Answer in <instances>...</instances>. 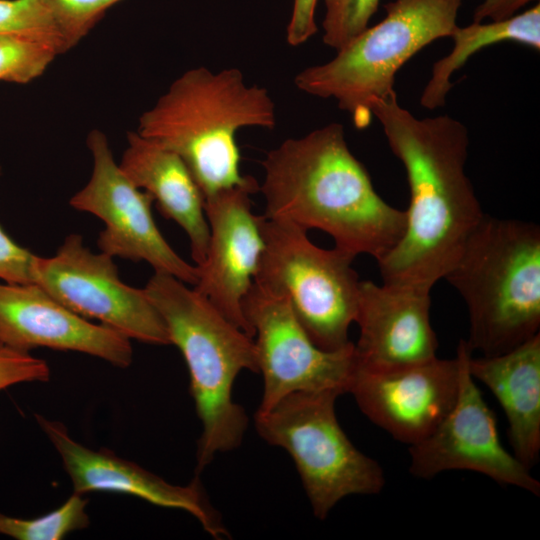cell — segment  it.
I'll return each mask as SVG.
<instances>
[{
  "label": "cell",
  "mask_w": 540,
  "mask_h": 540,
  "mask_svg": "<svg viewBox=\"0 0 540 540\" xmlns=\"http://www.w3.org/2000/svg\"><path fill=\"white\" fill-rule=\"evenodd\" d=\"M370 110L405 169L410 193L404 234L377 262L382 283L431 290L485 214L466 172L468 129L450 115L419 118L397 94Z\"/></svg>",
  "instance_id": "6da1fadb"
},
{
  "label": "cell",
  "mask_w": 540,
  "mask_h": 540,
  "mask_svg": "<svg viewBox=\"0 0 540 540\" xmlns=\"http://www.w3.org/2000/svg\"><path fill=\"white\" fill-rule=\"evenodd\" d=\"M264 216L329 234L335 247L377 262L400 241L406 213L375 190L350 151L343 125L330 123L284 140L262 161Z\"/></svg>",
  "instance_id": "7a4b0ae2"
},
{
  "label": "cell",
  "mask_w": 540,
  "mask_h": 540,
  "mask_svg": "<svg viewBox=\"0 0 540 540\" xmlns=\"http://www.w3.org/2000/svg\"><path fill=\"white\" fill-rule=\"evenodd\" d=\"M275 125V104L265 88L247 85L237 68L197 67L142 113L137 132L180 156L205 198L249 178L240 172L238 130Z\"/></svg>",
  "instance_id": "3957f363"
},
{
  "label": "cell",
  "mask_w": 540,
  "mask_h": 540,
  "mask_svg": "<svg viewBox=\"0 0 540 540\" xmlns=\"http://www.w3.org/2000/svg\"><path fill=\"white\" fill-rule=\"evenodd\" d=\"M185 284L155 272L144 290L188 367L190 393L202 424L196 453L200 473L218 453L240 446L248 417L233 401L232 388L241 371L258 372V362L253 338Z\"/></svg>",
  "instance_id": "277c9868"
},
{
  "label": "cell",
  "mask_w": 540,
  "mask_h": 540,
  "mask_svg": "<svg viewBox=\"0 0 540 540\" xmlns=\"http://www.w3.org/2000/svg\"><path fill=\"white\" fill-rule=\"evenodd\" d=\"M469 315L467 346L481 356L506 353L539 333L540 228L484 214L443 277Z\"/></svg>",
  "instance_id": "5b68a950"
},
{
  "label": "cell",
  "mask_w": 540,
  "mask_h": 540,
  "mask_svg": "<svg viewBox=\"0 0 540 540\" xmlns=\"http://www.w3.org/2000/svg\"><path fill=\"white\" fill-rule=\"evenodd\" d=\"M463 0H392L385 17L336 50L329 61L299 72L294 83L309 95L336 100L357 128L372 119L373 102L396 94L397 72L433 41L450 37Z\"/></svg>",
  "instance_id": "8992f818"
},
{
  "label": "cell",
  "mask_w": 540,
  "mask_h": 540,
  "mask_svg": "<svg viewBox=\"0 0 540 540\" xmlns=\"http://www.w3.org/2000/svg\"><path fill=\"white\" fill-rule=\"evenodd\" d=\"M338 396L332 390L294 392L254 416L259 436L293 459L320 520L341 499L378 494L385 485L379 463L358 450L341 428L335 413Z\"/></svg>",
  "instance_id": "52a82bcc"
},
{
  "label": "cell",
  "mask_w": 540,
  "mask_h": 540,
  "mask_svg": "<svg viewBox=\"0 0 540 540\" xmlns=\"http://www.w3.org/2000/svg\"><path fill=\"white\" fill-rule=\"evenodd\" d=\"M264 241L254 283L285 296L312 342L326 351L348 346L355 322L360 279L354 256L334 247L323 249L307 231L261 215Z\"/></svg>",
  "instance_id": "ba28073f"
},
{
  "label": "cell",
  "mask_w": 540,
  "mask_h": 540,
  "mask_svg": "<svg viewBox=\"0 0 540 540\" xmlns=\"http://www.w3.org/2000/svg\"><path fill=\"white\" fill-rule=\"evenodd\" d=\"M33 283L87 320L130 340L171 344L167 327L144 288L125 284L113 257L93 253L78 234L68 235L52 257L35 256Z\"/></svg>",
  "instance_id": "9c48e42d"
},
{
  "label": "cell",
  "mask_w": 540,
  "mask_h": 540,
  "mask_svg": "<svg viewBox=\"0 0 540 540\" xmlns=\"http://www.w3.org/2000/svg\"><path fill=\"white\" fill-rule=\"evenodd\" d=\"M256 336L258 372L263 376L259 412L299 391L349 393L356 369L354 344L326 351L316 346L297 320L285 296L253 282L242 304Z\"/></svg>",
  "instance_id": "30bf717a"
},
{
  "label": "cell",
  "mask_w": 540,
  "mask_h": 540,
  "mask_svg": "<svg viewBox=\"0 0 540 540\" xmlns=\"http://www.w3.org/2000/svg\"><path fill=\"white\" fill-rule=\"evenodd\" d=\"M86 142L93 158L91 177L69 204L104 222L97 240L100 252L113 258L145 261L155 272L194 286L199 278L197 265L182 259L165 240L152 215V198L123 173L106 135L92 130Z\"/></svg>",
  "instance_id": "8fae6325"
},
{
  "label": "cell",
  "mask_w": 540,
  "mask_h": 540,
  "mask_svg": "<svg viewBox=\"0 0 540 540\" xmlns=\"http://www.w3.org/2000/svg\"><path fill=\"white\" fill-rule=\"evenodd\" d=\"M471 354L466 341L460 340L455 404L429 436L410 445L409 471L429 479L446 470H471L539 496V481L501 444L495 416L469 372Z\"/></svg>",
  "instance_id": "7c38bea8"
},
{
  "label": "cell",
  "mask_w": 540,
  "mask_h": 540,
  "mask_svg": "<svg viewBox=\"0 0 540 540\" xmlns=\"http://www.w3.org/2000/svg\"><path fill=\"white\" fill-rule=\"evenodd\" d=\"M459 360L437 356L387 367H360L351 393L360 410L397 441L413 445L429 436L455 404Z\"/></svg>",
  "instance_id": "4fadbf2b"
},
{
  "label": "cell",
  "mask_w": 540,
  "mask_h": 540,
  "mask_svg": "<svg viewBox=\"0 0 540 540\" xmlns=\"http://www.w3.org/2000/svg\"><path fill=\"white\" fill-rule=\"evenodd\" d=\"M258 189L250 177L242 184L204 198L210 238L206 259L192 286L231 323L254 337L243 315V300L251 288L264 248L261 215L252 212L250 195Z\"/></svg>",
  "instance_id": "5bb4252c"
},
{
  "label": "cell",
  "mask_w": 540,
  "mask_h": 540,
  "mask_svg": "<svg viewBox=\"0 0 540 540\" xmlns=\"http://www.w3.org/2000/svg\"><path fill=\"white\" fill-rule=\"evenodd\" d=\"M35 418L59 454L75 493L114 492L135 496L156 506L191 514L214 539L229 536L198 477L185 486L171 484L109 450H94L79 443L59 421L41 415Z\"/></svg>",
  "instance_id": "9a60e30c"
},
{
  "label": "cell",
  "mask_w": 540,
  "mask_h": 540,
  "mask_svg": "<svg viewBox=\"0 0 540 540\" xmlns=\"http://www.w3.org/2000/svg\"><path fill=\"white\" fill-rule=\"evenodd\" d=\"M0 345L80 352L120 368L133 360L128 337L74 313L35 283H0Z\"/></svg>",
  "instance_id": "2e32d148"
},
{
  "label": "cell",
  "mask_w": 540,
  "mask_h": 540,
  "mask_svg": "<svg viewBox=\"0 0 540 540\" xmlns=\"http://www.w3.org/2000/svg\"><path fill=\"white\" fill-rule=\"evenodd\" d=\"M431 290L361 280L354 344L360 367H387L436 357L438 340L430 321Z\"/></svg>",
  "instance_id": "e0dca14e"
},
{
  "label": "cell",
  "mask_w": 540,
  "mask_h": 540,
  "mask_svg": "<svg viewBox=\"0 0 540 540\" xmlns=\"http://www.w3.org/2000/svg\"><path fill=\"white\" fill-rule=\"evenodd\" d=\"M119 167L137 188L150 195L165 218L185 231L192 259L197 266L202 265L210 238L204 196L180 156L130 131Z\"/></svg>",
  "instance_id": "ac0fdd59"
},
{
  "label": "cell",
  "mask_w": 540,
  "mask_h": 540,
  "mask_svg": "<svg viewBox=\"0 0 540 540\" xmlns=\"http://www.w3.org/2000/svg\"><path fill=\"white\" fill-rule=\"evenodd\" d=\"M468 369L499 401L513 454L530 469L540 451V333L497 356L471 354Z\"/></svg>",
  "instance_id": "d6986e66"
},
{
  "label": "cell",
  "mask_w": 540,
  "mask_h": 540,
  "mask_svg": "<svg viewBox=\"0 0 540 540\" xmlns=\"http://www.w3.org/2000/svg\"><path fill=\"white\" fill-rule=\"evenodd\" d=\"M450 38L453 47L449 54L437 60L431 69L421 96L420 104L428 110L441 108L453 86L451 77L478 50L512 41L540 50V4L524 12L498 21L472 22L467 26H456Z\"/></svg>",
  "instance_id": "ffe728a7"
},
{
  "label": "cell",
  "mask_w": 540,
  "mask_h": 540,
  "mask_svg": "<svg viewBox=\"0 0 540 540\" xmlns=\"http://www.w3.org/2000/svg\"><path fill=\"white\" fill-rule=\"evenodd\" d=\"M88 499L73 493L60 507L35 518H17L0 513V534L17 540H61L90 523Z\"/></svg>",
  "instance_id": "44dd1931"
},
{
  "label": "cell",
  "mask_w": 540,
  "mask_h": 540,
  "mask_svg": "<svg viewBox=\"0 0 540 540\" xmlns=\"http://www.w3.org/2000/svg\"><path fill=\"white\" fill-rule=\"evenodd\" d=\"M60 47L46 39L23 34H0V81L26 84L41 76Z\"/></svg>",
  "instance_id": "7402d4cb"
},
{
  "label": "cell",
  "mask_w": 540,
  "mask_h": 540,
  "mask_svg": "<svg viewBox=\"0 0 540 540\" xmlns=\"http://www.w3.org/2000/svg\"><path fill=\"white\" fill-rule=\"evenodd\" d=\"M0 34H23L49 40L69 50L44 0H0Z\"/></svg>",
  "instance_id": "603a6c76"
},
{
  "label": "cell",
  "mask_w": 540,
  "mask_h": 540,
  "mask_svg": "<svg viewBox=\"0 0 540 540\" xmlns=\"http://www.w3.org/2000/svg\"><path fill=\"white\" fill-rule=\"evenodd\" d=\"M380 0H324L323 43L340 49L368 27Z\"/></svg>",
  "instance_id": "cb8c5ba5"
},
{
  "label": "cell",
  "mask_w": 540,
  "mask_h": 540,
  "mask_svg": "<svg viewBox=\"0 0 540 540\" xmlns=\"http://www.w3.org/2000/svg\"><path fill=\"white\" fill-rule=\"evenodd\" d=\"M68 48L76 45L121 0H44Z\"/></svg>",
  "instance_id": "d4e9b609"
},
{
  "label": "cell",
  "mask_w": 540,
  "mask_h": 540,
  "mask_svg": "<svg viewBox=\"0 0 540 540\" xmlns=\"http://www.w3.org/2000/svg\"><path fill=\"white\" fill-rule=\"evenodd\" d=\"M49 378L45 360L0 345V391L25 382H46Z\"/></svg>",
  "instance_id": "484cf974"
},
{
  "label": "cell",
  "mask_w": 540,
  "mask_h": 540,
  "mask_svg": "<svg viewBox=\"0 0 540 540\" xmlns=\"http://www.w3.org/2000/svg\"><path fill=\"white\" fill-rule=\"evenodd\" d=\"M35 254L15 243L0 227V279L6 283H33Z\"/></svg>",
  "instance_id": "4316f807"
},
{
  "label": "cell",
  "mask_w": 540,
  "mask_h": 540,
  "mask_svg": "<svg viewBox=\"0 0 540 540\" xmlns=\"http://www.w3.org/2000/svg\"><path fill=\"white\" fill-rule=\"evenodd\" d=\"M318 0H293L286 40L291 46L307 42L316 32L315 11Z\"/></svg>",
  "instance_id": "83f0119b"
},
{
  "label": "cell",
  "mask_w": 540,
  "mask_h": 540,
  "mask_svg": "<svg viewBox=\"0 0 540 540\" xmlns=\"http://www.w3.org/2000/svg\"><path fill=\"white\" fill-rule=\"evenodd\" d=\"M539 0H483L473 13V22L498 21L512 17L526 5Z\"/></svg>",
  "instance_id": "f1b7e54d"
}]
</instances>
